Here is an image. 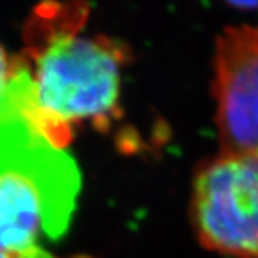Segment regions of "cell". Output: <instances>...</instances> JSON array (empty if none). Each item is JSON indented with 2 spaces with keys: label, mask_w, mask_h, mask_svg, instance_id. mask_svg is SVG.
I'll use <instances>...</instances> for the list:
<instances>
[{
  "label": "cell",
  "mask_w": 258,
  "mask_h": 258,
  "mask_svg": "<svg viewBox=\"0 0 258 258\" xmlns=\"http://www.w3.org/2000/svg\"><path fill=\"white\" fill-rule=\"evenodd\" d=\"M81 186L76 164L26 118L0 120V251L36 248L63 234Z\"/></svg>",
  "instance_id": "1"
},
{
  "label": "cell",
  "mask_w": 258,
  "mask_h": 258,
  "mask_svg": "<svg viewBox=\"0 0 258 258\" xmlns=\"http://www.w3.org/2000/svg\"><path fill=\"white\" fill-rule=\"evenodd\" d=\"M47 35L33 50L35 69L29 71L46 138L62 148L69 123L106 126L118 113L123 55L111 40L75 36L68 28Z\"/></svg>",
  "instance_id": "2"
},
{
  "label": "cell",
  "mask_w": 258,
  "mask_h": 258,
  "mask_svg": "<svg viewBox=\"0 0 258 258\" xmlns=\"http://www.w3.org/2000/svg\"><path fill=\"white\" fill-rule=\"evenodd\" d=\"M191 222L203 248L228 258H258V154L220 149L200 164Z\"/></svg>",
  "instance_id": "3"
},
{
  "label": "cell",
  "mask_w": 258,
  "mask_h": 258,
  "mask_svg": "<svg viewBox=\"0 0 258 258\" xmlns=\"http://www.w3.org/2000/svg\"><path fill=\"white\" fill-rule=\"evenodd\" d=\"M211 92L221 151L258 154V25L227 26L217 36Z\"/></svg>",
  "instance_id": "4"
},
{
  "label": "cell",
  "mask_w": 258,
  "mask_h": 258,
  "mask_svg": "<svg viewBox=\"0 0 258 258\" xmlns=\"http://www.w3.org/2000/svg\"><path fill=\"white\" fill-rule=\"evenodd\" d=\"M16 64H10L8 56L0 46V118L6 113L12 105V89L10 79L15 72Z\"/></svg>",
  "instance_id": "5"
},
{
  "label": "cell",
  "mask_w": 258,
  "mask_h": 258,
  "mask_svg": "<svg viewBox=\"0 0 258 258\" xmlns=\"http://www.w3.org/2000/svg\"><path fill=\"white\" fill-rule=\"evenodd\" d=\"M13 258H52L49 254L43 252L40 248H33L28 251V252H23V254H18V255H12Z\"/></svg>",
  "instance_id": "6"
},
{
  "label": "cell",
  "mask_w": 258,
  "mask_h": 258,
  "mask_svg": "<svg viewBox=\"0 0 258 258\" xmlns=\"http://www.w3.org/2000/svg\"><path fill=\"white\" fill-rule=\"evenodd\" d=\"M0 258H13L10 254H6V252H3V251H0Z\"/></svg>",
  "instance_id": "7"
}]
</instances>
